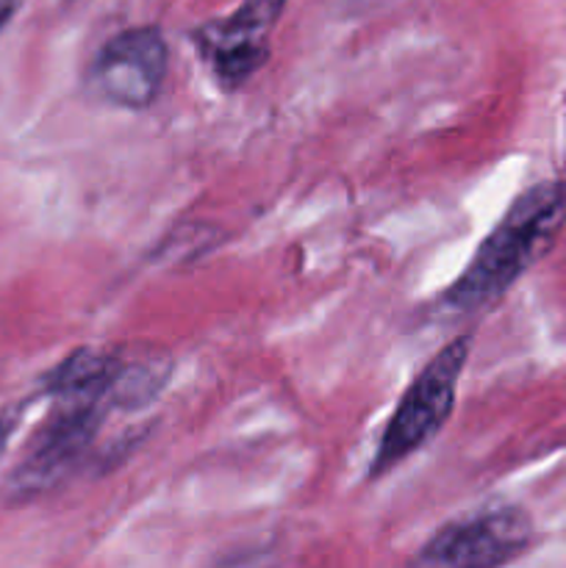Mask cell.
<instances>
[{
	"mask_svg": "<svg viewBox=\"0 0 566 568\" xmlns=\"http://www.w3.org/2000/svg\"><path fill=\"white\" fill-rule=\"evenodd\" d=\"M289 0H242L233 14L192 31L200 59L222 89H239L270 59V39Z\"/></svg>",
	"mask_w": 566,
	"mask_h": 568,
	"instance_id": "cell-5",
	"label": "cell"
},
{
	"mask_svg": "<svg viewBox=\"0 0 566 568\" xmlns=\"http://www.w3.org/2000/svg\"><path fill=\"white\" fill-rule=\"evenodd\" d=\"M533 541V521L522 508L481 510L449 521L436 532L414 564L420 566H503L519 558Z\"/></svg>",
	"mask_w": 566,
	"mask_h": 568,
	"instance_id": "cell-6",
	"label": "cell"
},
{
	"mask_svg": "<svg viewBox=\"0 0 566 568\" xmlns=\"http://www.w3.org/2000/svg\"><path fill=\"white\" fill-rule=\"evenodd\" d=\"M472 353V336H455L442 353L433 355L425 369L411 381L400 403L394 405L392 419L383 427V436L372 455L370 480H381L388 471L420 453L427 442L442 433L455 408V388H458L464 366Z\"/></svg>",
	"mask_w": 566,
	"mask_h": 568,
	"instance_id": "cell-2",
	"label": "cell"
},
{
	"mask_svg": "<svg viewBox=\"0 0 566 568\" xmlns=\"http://www.w3.org/2000/svg\"><path fill=\"white\" fill-rule=\"evenodd\" d=\"M170 72V50L155 26L128 28L103 42L89 64V87L100 100L144 111L159 100Z\"/></svg>",
	"mask_w": 566,
	"mask_h": 568,
	"instance_id": "cell-3",
	"label": "cell"
},
{
	"mask_svg": "<svg viewBox=\"0 0 566 568\" xmlns=\"http://www.w3.org/2000/svg\"><path fill=\"white\" fill-rule=\"evenodd\" d=\"M59 408L33 436L26 458L11 475L14 497H33L59 486L92 449L109 405L98 399H55Z\"/></svg>",
	"mask_w": 566,
	"mask_h": 568,
	"instance_id": "cell-4",
	"label": "cell"
},
{
	"mask_svg": "<svg viewBox=\"0 0 566 568\" xmlns=\"http://www.w3.org/2000/svg\"><path fill=\"white\" fill-rule=\"evenodd\" d=\"M564 225L566 183L542 181L525 189L442 294L444 308L469 314L497 303L553 247Z\"/></svg>",
	"mask_w": 566,
	"mask_h": 568,
	"instance_id": "cell-1",
	"label": "cell"
},
{
	"mask_svg": "<svg viewBox=\"0 0 566 568\" xmlns=\"http://www.w3.org/2000/svg\"><path fill=\"white\" fill-rule=\"evenodd\" d=\"M125 366L120 353L81 347L44 375L42 392L53 399H98L117 405V386Z\"/></svg>",
	"mask_w": 566,
	"mask_h": 568,
	"instance_id": "cell-7",
	"label": "cell"
},
{
	"mask_svg": "<svg viewBox=\"0 0 566 568\" xmlns=\"http://www.w3.org/2000/svg\"><path fill=\"white\" fill-rule=\"evenodd\" d=\"M9 436H11V425L6 419H0V455H3L6 447H9Z\"/></svg>",
	"mask_w": 566,
	"mask_h": 568,
	"instance_id": "cell-9",
	"label": "cell"
},
{
	"mask_svg": "<svg viewBox=\"0 0 566 568\" xmlns=\"http://www.w3.org/2000/svg\"><path fill=\"white\" fill-rule=\"evenodd\" d=\"M22 0H0V31L14 20V14L20 11Z\"/></svg>",
	"mask_w": 566,
	"mask_h": 568,
	"instance_id": "cell-8",
	"label": "cell"
}]
</instances>
